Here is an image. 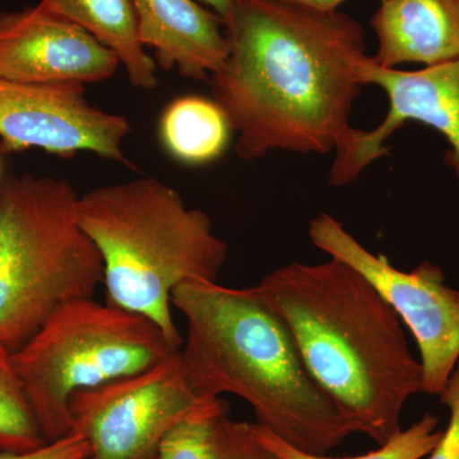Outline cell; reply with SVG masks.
I'll use <instances>...</instances> for the list:
<instances>
[{
  "mask_svg": "<svg viewBox=\"0 0 459 459\" xmlns=\"http://www.w3.org/2000/svg\"><path fill=\"white\" fill-rule=\"evenodd\" d=\"M225 33L228 57L210 83L238 159L325 155L349 140L368 56L358 21L291 0H234Z\"/></svg>",
  "mask_w": 459,
  "mask_h": 459,
  "instance_id": "cell-1",
  "label": "cell"
},
{
  "mask_svg": "<svg viewBox=\"0 0 459 459\" xmlns=\"http://www.w3.org/2000/svg\"><path fill=\"white\" fill-rule=\"evenodd\" d=\"M253 290L279 314L310 376L356 433L377 446L400 433L402 411L424 394V376L400 316L367 277L329 256L276 268Z\"/></svg>",
  "mask_w": 459,
  "mask_h": 459,
  "instance_id": "cell-2",
  "label": "cell"
},
{
  "mask_svg": "<svg viewBox=\"0 0 459 459\" xmlns=\"http://www.w3.org/2000/svg\"><path fill=\"white\" fill-rule=\"evenodd\" d=\"M171 304L188 325L179 355L197 397L238 395L259 427L314 455H327L356 434L310 376L283 320L253 287L186 281L172 291Z\"/></svg>",
  "mask_w": 459,
  "mask_h": 459,
  "instance_id": "cell-3",
  "label": "cell"
},
{
  "mask_svg": "<svg viewBox=\"0 0 459 459\" xmlns=\"http://www.w3.org/2000/svg\"><path fill=\"white\" fill-rule=\"evenodd\" d=\"M78 221L101 255L107 303L152 320L175 350L172 291L186 281L217 282L229 246L204 211L156 178L80 195Z\"/></svg>",
  "mask_w": 459,
  "mask_h": 459,
  "instance_id": "cell-4",
  "label": "cell"
},
{
  "mask_svg": "<svg viewBox=\"0 0 459 459\" xmlns=\"http://www.w3.org/2000/svg\"><path fill=\"white\" fill-rule=\"evenodd\" d=\"M80 195L56 178H0V343L17 351L63 305L104 283L78 221Z\"/></svg>",
  "mask_w": 459,
  "mask_h": 459,
  "instance_id": "cell-5",
  "label": "cell"
},
{
  "mask_svg": "<svg viewBox=\"0 0 459 459\" xmlns=\"http://www.w3.org/2000/svg\"><path fill=\"white\" fill-rule=\"evenodd\" d=\"M177 351L152 320L91 298L60 307L13 362L50 443L72 433L75 392L141 373Z\"/></svg>",
  "mask_w": 459,
  "mask_h": 459,
  "instance_id": "cell-6",
  "label": "cell"
},
{
  "mask_svg": "<svg viewBox=\"0 0 459 459\" xmlns=\"http://www.w3.org/2000/svg\"><path fill=\"white\" fill-rule=\"evenodd\" d=\"M307 235L314 247L360 272L391 304L418 344L424 394L439 395L459 361V291L446 285L444 272L429 262L398 270L328 213L314 217Z\"/></svg>",
  "mask_w": 459,
  "mask_h": 459,
  "instance_id": "cell-7",
  "label": "cell"
},
{
  "mask_svg": "<svg viewBox=\"0 0 459 459\" xmlns=\"http://www.w3.org/2000/svg\"><path fill=\"white\" fill-rule=\"evenodd\" d=\"M204 401L190 389L177 351L141 373L72 394V433L86 440L89 459H157L172 429Z\"/></svg>",
  "mask_w": 459,
  "mask_h": 459,
  "instance_id": "cell-8",
  "label": "cell"
},
{
  "mask_svg": "<svg viewBox=\"0 0 459 459\" xmlns=\"http://www.w3.org/2000/svg\"><path fill=\"white\" fill-rule=\"evenodd\" d=\"M129 120L93 107L80 83L31 84L0 78V150L40 148L51 155L95 153L132 166L124 153Z\"/></svg>",
  "mask_w": 459,
  "mask_h": 459,
  "instance_id": "cell-9",
  "label": "cell"
},
{
  "mask_svg": "<svg viewBox=\"0 0 459 459\" xmlns=\"http://www.w3.org/2000/svg\"><path fill=\"white\" fill-rule=\"evenodd\" d=\"M358 74L364 86L373 84L385 91L388 111L376 128L353 129L349 140L334 151L336 157L329 170V184H351L368 166L389 152L385 141L397 129L404 123L418 122L446 137L451 146L446 162L455 171L459 188V59L418 72H406L383 68L371 56H367Z\"/></svg>",
  "mask_w": 459,
  "mask_h": 459,
  "instance_id": "cell-10",
  "label": "cell"
},
{
  "mask_svg": "<svg viewBox=\"0 0 459 459\" xmlns=\"http://www.w3.org/2000/svg\"><path fill=\"white\" fill-rule=\"evenodd\" d=\"M120 62L83 29L40 5L0 13V78L31 84L100 83Z\"/></svg>",
  "mask_w": 459,
  "mask_h": 459,
  "instance_id": "cell-11",
  "label": "cell"
},
{
  "mask_svg": "<svg viewBox=\"0 0 459 459\" xmlns=\"http://www.w3.org/2000/svg\"><path fill=\"white\" fill-rule=\"evenodd\" d=\"M138 38L156 65L210 82L229 54L225 22L195 0H132Z\"/></svg>",
  "mask_w": 459,
  "mask_h": 459,
  "instance_id": "cell-12",
  "label": "cell"
},
{
  "mask_svg": "<svg viewBox=\"0 0 459 459\" xmlns=\"http://www.w3.org/2000/svg\"><path fill=\"white\" fill-rule=\"evenodd\" d=\"M371 27L377 40L371 57L383 68L459 59V0H383Z\"/></svg>",
  "mask_w": 459,
  "mask_h": 459,
  "instance_id": "cell-13",
  "label": "cell"
},
{
  "mask_svg": "<svg viewBox=\"0 0 459 459\" xmlns=\"http://www.w3.org/2000/svg\"><path fill=\"white\" fill-rule=\"evenodd\" d=\"M39 5L81 27L113 51L133 87L156 89L157 65L138 38L132 0H40Z\"/></svg>",
  "mask_w": 459,
  "mask_h": 459,
  "instance_id": "cell-14",
  "label": "cell"
},
{
  "mask_svg": "<svg viewBox=\"0 0 459 459\" xmlns=\"http://www.w3.org/2000/svg\"><path fill=\"white\" fill-rule=\"evenodd\" d=\"M229 415L221 397L205 400L172 429L157 459H280L258 439L255 424Z\"/></svg>",
  "mask_w": 459,
  "mask_h": 459,
  "instance_id": "cell-15",
  "label": "cell"
},
{
  "mask_svg": "<svg viewBox=\"0 0 459 459\" xmlns=\"http://www.w3.org/2000/svg\"><path fill=\"white\" fill-rule=\"evenodd\" d=\"M232 128L213 99L181 96L162 111L159 135L169 155L181 164L201 166L225 153Z\"/></svg>",
  "mask_w": 459,
  "mask_h": 459,
  "instance_id": "cell-16",
  "label": "cell"
},
{
  "mask_svg": "<svg viewBox=\"0 0 459 459\" xmlns=\"http://www.w3.org/2000/svg\"><path fill=\"white\" fill-rule=\"evenodd\" d=\"M47 443L18 377L13 352L0 343V451H35Z\"/></svg>",
  "mask_w": 459,
  "mask_h": 459,
  "instance_id": "cell-17",
  "label": "cell"
},
{
  "mask_svg": "<svg viewBox=\"0 0 459 459\" xmlns=\"http://www.w3.org/2000/svg\"><path fill=\"white\" fill-rule=\"evenodd\" d=\"M255 431L258 439L280 459H425L442 435L439 419L433 413H425L419 421L410 428L402 429L400 433L377 446L376 451L355 457L334 458L300 451L258 424H255Z\"/></svg>",
  "mask_w": 459,
  "mask_h": 459,
  "instance_id": "cell-18",
  "label": "cell"
},
{
  "mask_svg": "<svg viewBox=\"0 0 459 459\" xmlns=\"http://www.w3.org/2000/svg\"><path fill=\"white\" fill-rule=\"evenodd\" d=\"M437 397L448 410V425L425 459H459V361Z\"/></svg>",
  "mask_w": 459,
  "mask_h": 459,
  "instance_id": "cell-19",
  "label": "cell"
},
{
  "mask_svg": "<svg viewBox=\"0 0 459 459\" xmlns=\"http://www.w3.org/2000/svg\"><path fill=\"white\" fill-rule=\"evenodd\" d=\"M90 448L80 434L71 433L30 452L0 451V459H82L89 458Z\"/></svg>",
  "mask_w": 459,
  "mask_h": 459,
  "instance_id": "cell-20",
  "label": "cell"
},
{
  "mask_svg": "<svg viewBox=\"0 0 459 459\" xmlns=\"http://www.w3.org/2000/svg\"><path fill=\"white\" fill-rule=\"evenodd\" d=\"M291 2L320 9V11H337L338 7L346 0H291ZM380 2H383V0H380Z\"/></svg>",
  "mask_w": 459,
  "mask_h": 459,
  "instance_id": "cell-21",
  "label": "cell"
},
{
  "mask_svg": "<svg viewBox=\"0 0 459 459\" xmlns=\"http://www.w3.org/2000/svg\"><path fill=\"white\" fill-rule=\"evenodd\" d=\"M202 2L205 3L211 9H213L214 13L219 14L222 18L223 22H225L228 20L234 0H202Z\"/></svg>",
  "mask_w": 459,
  "mask_h": 459,
  "instance_id": "cell-22",
  "label": "cell"
},
{
  "mask_svg": "<svg viewBox=\"0 0 459 459\" xmlns=\"http://www.w3.org/2000/svg\"><path fill=\"white\" fill-rule=\"evenodd\" d=\"M82 459H89V458H82Z\"/></svg>",
  "mask_w": 459,
  "mask_h": 459,
  "instance_id": "cell-23",
  "label": "cell"
}]
</instances>
